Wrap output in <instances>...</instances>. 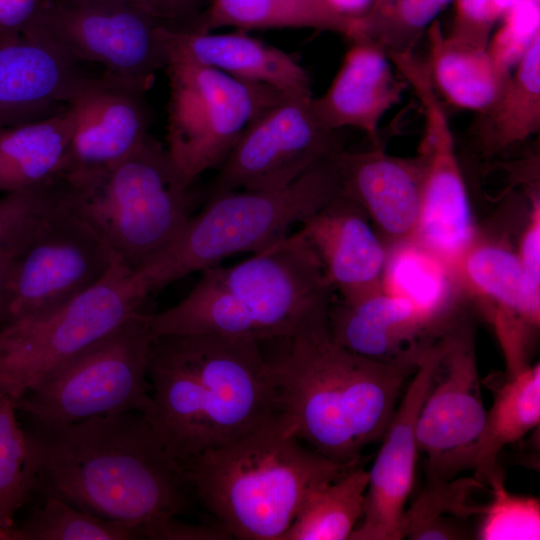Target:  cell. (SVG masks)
<instances>
[{"label":"cell","mask_w":540,"mask_h":540,"mask_svg":"<svg viewBox=\"0 0 540 540\" xmlns=\"http://www.w3.org/2000/svg\"><path fill=\"white\" fill-rule=\"evenodd\" d=\"M24 418V472L31 496L56 498L125 523L140 539L189 507L193 490L187 472L142 413L72 423Z\"/></svg>","instance_id":"cell-1"},{"label":"cell","mask_w":540,"mask_h":540,"mask_svg":"<svg viewBox=\"0 0 540 540\" xmlns=\"http://www.w3.org/2000/svg\"><path fill=\"white\" fill-rule=\"evenodd\" d=\"M147 375L151 403L143 415L181 464L231 443L277 413L268 363L254 340L153 337Z\"/></svg>","instance_id":"cell-2"},{"label":"cell","mask_w":540,"mask_h":540,"mask_svg":"<svg viewBox=\"0 0 540 540\" xmlns=\"http://www.w3.org/2000/svg\"><path fill=\"white\" fill-rule=\"evenodd\" d=\"M271 343L276 350L264 354L277 414L309 448L356 466L364 448L382 440L403 385L416 371L342 347L328 321Z\"/></svg>","instance_id":"cell-3"},{"label":"cell","mask_w":540,"mask_h":540,"mask_svg":"<svg viewBox=\"0 0 540 540\" xmlns=\"http://www.w3.org/2000/svg\"><path fill=\"white\" fill-rule=\"evenodd\" d=\"M335 292L298 231L235 265H215L176 305L149 314L153 337L210 334L274 342L328 321Z\"/></svg>","instance_id":"cell-4"},{"label":"cell","mask_w":540,"mask_h":540,"mask_svg":"<svg viewBox=\"0 0 540 540\" xmlns=\"http://www.w3.org/2000/svg\"><path fill=\"white\" fill-rule=\"evenodd\" d=\"M193 492L231 536L281 540L306 500L358 466L305 445L277 413L182 464Z\"/></svg>","instance_id":"cell-5"},{"label":"cell","mask_w":540,"mask_h":540,"mask_svg":"<svg viewBox=\"0 0 540 540\" xmlns=\"http://www.w3.org/2000/svg\"><path fill=\"white\" fill-rule=\"evenodd\" d=\"M334 154L284 188L209 196L178 238L135 271L146 291L151 293L188 274L219 265L233 254L260 252L287 236L290 226L302 223L339 194Z\"/></svg>","instance_id":"cell-6"},{"label":"cell","mask_w":540,"mask_h":540,"mask_svg":"<svg viewBox=\"0 0 540 540\" xmlns=\"http://www.w3.org/2000/svg\"><path fill=\"white\" fill-rule=\"evenodd\" d=\"M67 181L73 210L132 271L169 247L191 218L192 184L150 136L109 171Z\"/></svg>","instance_id":"cell-7"},{"label":"cell","mask_w":540,"mask_h":540,"mask_svg":"<svg viewBox=\"0 0 540 540\" xmlns=\"http://www.w3.org/2000/svg\"><path fill=\"white\" fill-rule=\"evenodd\" d=\"M165 42L164 70L169 80L166 149L193 184L206 170L219 168L246 128L285 96L203 65Z\"/></svg>","instance_id":"cell-8"},{"label":"cell","mask_w":540,"mask_h":540,"mask_svg":"<svg viewBox=\"0 0 540 540\" xmlns=\"http://www.w3.org/2000/svg\"><path fill=\"white\" fill-rule=\"evenodd\" d=\"M152 339L149 314L141 311L28 388L15 399L17 412L54 423L144 414L151 403Z\"/></svg>","instance_id":"cell-9"},{"label":"cell","mask_w":540,"mask_h":540,"mask_svg":"<svg viewBox=\"0 0 540 540\" xmlns=\"http://www.w3.org/2000/svg\"><path fill=\"white\" fill-rule=\"evenodd\" d=\"M148 294L135 271L117 259L98 283L60 308L1 326L0 371L6 392L18 398L143 311Z\"/></svg>","instance_id":"cell-10"},{"label":"cell","mask_w":540,"mask_h":540,"mask_svg":"<svg viewBox=\"0 0 540 540\" xmlns=\"http://www.w3.org/2000/svg\"><path fill=\"white\" fill-rule=\"evenodd\" d=\"M474 312L465 304L437 337L438 359L416 422L426 476L455 479L475 468L485 427L476 356Z\"/></svg>","instance_id":"cell-11"},{"label":"cell","mask_w":540,"mask_h":540,"mask_svg":"<svg viewBox=\"0 0 540 540\" xmlns=\"http://www.w3.org/2000/svg\"><path fill=\"white\" fill-rule=\"evenodd\" d=\"M163 27L122 0H50L24 35L46 38L147 92L167 61Z\"/></svg>","instance_id":"cell-12"},{"label":"cell","mask_w":540,"mask_h":540,"mask_svg":"<svg viewBox=\"0 0 540 540\" xmlns=\"http://www.w3.org/2000/svg\"><path fill=\"white\" fill-rule=\"evenodd\" d=\"M387 56L413 89L424 112V129L416 154L424 171L421 206L411 239L455 269L478 225L448 117L432 84L426 60L413 51H388Z\"/></svg>","instance_id":"cell-13"},{"label":"cell","mask_w":540,"mask_h":540,"mask_svg":"<svg viewBox=\"0 0 540 540\" xmlns=\"http://www.w3.org/2000/svg\"><path fill=\"white\" fill-rule=\"evenodd\" d=\"M117 259L71 202L14 259L3 325L60 308L98 283Z\"/></svg>","instance_id":"cell-14"},{"label":"cell","mask_w":540,"mask_h":540,"mask_svg":"<svg viewBox=\"0 0 540 540\" xmlns=\"http://www.w3.org/2000/svg\"><path fill=\"white\" fill-rule=\"evenodd\" d=\"M312 99L285 97L255 119L218 168L208 197L284 188L344 149L339 131L324 127L316 117Z\"/></svg>","instance_id":"cell-15"},{"label":"cell","mask_w":540,"mask_h":540,"mask_svg":"<svg viewBox=\"0 0 540 540\" xmlns=\"http://www.w3.org/2000/svg\"><path fill=\"white\" fill-rule=\"evenodd\" d=\"M514 229L478 226L455 267L466 302L493 330L507 375L532 365L540 323L528 314L522 294V269Z\"/></svg>","instance_id":"cell-16"},{"label":"cell","mask_w":540,"mask_h":540,"mask_svg":"<svg viewBox=\"0 0 540 540\" xmlns=\"http://www.w3.org/2000/svg\"><path fill=\"white\" fill-rule=\"evenodd\" d=\"M145 93L106 73L88 76L65 107L73 132L62 177L79 181L99 176L147 140L150 113Z\"/></svg>","instance_id":"cell-17"},{"label":"cell","mask_w":540,"mask_h":540,"mask_svg":"<svg viewBox=\"0 0 540 540\" xmlns=\"http://www.w3.org/2000/svg\"><path fill=\"white\" fill-rule=\"evenodd\" d=\"M438 359L437 338L398 403L368 471L361 520L349 540H401V520L412 492L418 458L416 422Z\"/></svg>","instance_id":"cell-18"},{"label":"cell","mask_w":540,"mask_h":540,"mask_svg":"<svg viewBox=\"0 0 540 540\" xmlns=\"http://www.w3.org/2000/svg\"><path fill=\"white\" fill-rule=\"evenodd\" d=\"M449 319L435 322L406 299L383 289L352 300L334 295L328 311L330 335L337 344L377 362L414 371Z\"/></svg>","instance_id":"cell-19"},{"label":"cell","mask_w":540,"mask_h":540,"mask_svg":"<svg viewBox=\"0 0 540 540\" xmlns=\"http://www.w3.org/2000/svg\"><path fill=\"white\" fill-rule=\"evenodd\" d=\"M88 76L78 60L46 38L0 42V127L63 111Z\"/></svg>","instance_id":"cell-20"},{"label":"cell","mask_w":540,"mask_h":540,"mask_svg":"<svg viewBox=\"0 0 540 540\" xmlns=\"http://www.w3.org/2000/svg\"><path fill=\"white\" fill-rule=\"evenodd\" d=\"M334 158L339 195L365 211L385 245L411 239L421 206V159L390 155L380 144L360 152L342 149Z\"/></svg>","instance_id":"cell-21"},{"label":"cell","mask_w":540,"mask_h":540,"mask_svg":"<svg viewBox=\"0 0 540 540\" xmlns=\"http://www.w3.org/2000/svg\"><path fill=\"white\" fill-rule=\"evenodd\" d=\"M299 232L339 298L352 300L383 289L387 246L355 201L337 195L304 219Z\"/></svg>","instance_id":"cell-22"},{"label":"cell","mask_w":540,"mask_h":540,"mask_svg":"<svg viewBox=\"0 0 540 540\" xmlns=\"http://www.w3.org/2000/svg\"><path fill=\"white\" fill-rule=\"evenodd\" d=\"M351 42L327 91L312 99V109L324 127L334 131L357 128L379 145L380 120L400 102L409 85L393 73L382 46L365 37Z\"/></svg>","instance_id":"cell-23"},{"label":"cell","mask_w":540,"mask_h":540,"mask_svg":"<svg viewBox=\"0 0 540 540\" xmlns=\"http://www.w3.org/2000/svg\"><path fill=\"white\" fill-rule=\"evenodd\" d=\"M165 39L197 62L289 98H312L310 78L286 52L245 31L214 34L163 28Z\"/></svg>","instance_id":"cell-24"},{"label":"cell","mask_w":540,"mask_h":540,"mask_svg":"<svg viewBox=\"0 0 540 540\" xmlns=\"http://www.w3.org/2000/svg\"><path fill=\"white\" fill-rule=\"evenodd\" d=\"M72 132L66 108L38 121L0 127V193L62 177Z\"/></svg>","instance_id":"cell-25"},{"label":"cell","mask_w":540,"mask_h":540,"mask_svg":"<svg viewBox=\"0 0 540 540\" xmlns=\"http://www.w3.org/2000/svg\"><path fill=\"white\" fill-rule=\"evenodd\" d=\"M426 60L432 84L455 107L486 111L500 96L511 74L501 72L487 49L444 36L438 21L428 28Z\"/></svg>","instance_id":"cell-26"},{"label":"cell","mask_w":540,"mask_h":540,"mask_svg":"<svg viewBox=\"0 0 540 540\" xmlns=\"http://www.w3.org/2000/svg\"><path fill=\"white\" fill-rule=\"evenodd\" d=\"M382 287L435 322L447 321L466 303L455 269L412 239L387 247Z\"/></svg>","instance_id":"cell-27"},{"label":"cell","mask_w":540,"mask_h":540,"mask_svg":"<svg viewBox=\"0 0 540 540\" xmlns=\"http://www.w3.org/2000/svg\"><path fill=\"white\" fill-rule=\"evenodd\" d=\"M480 115L476 138L486 159L539 132L540 35L511 73L500 96Z\"/></svg>","instance_id":"cell-28"},{"label":"cell","mask_w":540,"mask_h":540,"mask_svg":"<svg viewBox=\"0 0 540 540\" xmlns=\"http://www.w3.org/2000/svg\"><path fill=\"white\" fill-rule=\"evenodd\" d=\"M492 391L493 403L486 413L474 468L476 479L482 483L502 470L498 464L500 451L539 426V362L514 375L504 373Z\"/></svg>","instance_id":"cell-29"},{"label":"cell","mask_w":540,"mask_h":540,"mask_svg":"<svg viewBox=\"0 0 540 540\" xmlns=\"http://www.w3.org/2000/svg\"><path fill=\"white\" fill-rule=\"evenodd\" d=\"M227 26L245 32L310 28L339 33L350 40L359 35V22L340 15L327 0H211L193 31L211 32Z\"/></svg>","instance_id":"cell-30"},{"label":"cell","mask_w":540,"mask_h":540,"mask_svg":"<svg viewBox=\"0 0 540 540\" xmlns=\"http://www.w3.org/2000/svg\"><path fill=\"white\" fill-rule=\"evenodd\" d=\"M368 471L354 467L315 491L281 540H347L361 520Z\"/></svg>","instance_id":"cell-31"},{"label":"cell","mask_w":540,"mask_h":540,"mask_svg":"<svg viewBox=\"0 0 540 540\" xmlns=\"http://www.w3.org/2000/svg\"><path fill=\"white\" fill-rule=\"evenodd\" d=\"M485 487L476 478L442 480L426 476L425 485L405 509L401 520L402 538L411 540L467 539L463 519L481 513L470 503V495Z\"/></svg>","instance_id":"cell-32"},{"label":"cell","mask_w":540,"mask_h":540,"mask_svg":"<svg viewBox=\"0 0 540 540\" xmlns=\"http://www.w3.org/2000/svg\"><path fill=\"white\" fill-rule=\"evenodd\" d=\"M71 202V187L63 177L3 193L0 198V254H21L43 227Z\"/></svg>","instance_id":"cell-33"},{"label":"cell","mask_w":540,"mask_h":540,"mask_svg":"<svg viewBox=\"0 0 540 540\" xmlns=\"http://www.w3.org/2000/svg\"><path fill=\"white\" fill-rule=\"evenodd\" d=\"M17 540H131L138 531L121 522L80 510L56 498H43L20 527Z\"/></svg>","instance_id":"cell-34"},{"label":"cell","mask_w":540,"mask_h":540,"mask_svg":"<svg viewBox=\"0 0 540 540\" xmlns=\"http://www.w3.org/2000/svg\"><path fill=\"white\" fill-rule=\"evenodd\" d=\"M445 7L440 0H376L359 21V37L385 51L408 52Z\"/></svg>","instance_id":"cell-35"},{"label":"cell","mask_w":540,"mask_h":540,"mask_svg":"<svg viewBox=\"0 0 540 540\" xmlns=\"http://www.w3.org/2000/svg\"><path fill=\"white\" fill-rule=\"evenodd\" d=\"M26 438L17 419L15 399L0 391V525L14 528L17 512L32 496L28 490L24 465Z\"/></svg>","instance_id":"cell-36"},{"label":"cell","mask_w":540,"mask_h":540,"mask_svg":"<svg viewBox=\"0 0 540 540\" xmlns=\"http://www.w3.org/2000/svg\"><path fill=\"white\" fill-rule=\"evenodd\" d=\"M486 484L491 500L481 510L476 538L481 540H535L540 538L539 498L507 491L500 470Z\"/></svg>","instance_id":"cell-37"},{"label":"cell","mask_w":540,"mask_h":540,"mask_svg":"<svg viewBox=\"0 0 540 540\" xmlns=\"http://www.w3.org/2000/svg\"><path fill=\"white\" fill-rule=\"evenodd\" d=\"M500 22L490 37L487 52L501 72L511 74L540 35V2L516 0Z\"/></svg>","instance_id":"cell-38"},{"label":"cell","mask_w":540,"mask_h":540,"mask_svg":"<svg viewBox=\"0 0 540 540\" xmlns=\"http://www.w3.org/2000/svg\"><path fill=\"white\" fill-rule=\"evenodd\" d=\"M523 184L528 208L517 238L522 269V294L530 317L540 323V186L539 174L526 176Z\"/></svg>","instance_id":"cell-39"},{"label":"cell","mask_w":540,"mask_h":540,"mask_svg":"<svg viewBox=\"0 0 540 540\" xmlns=\"http://www.w3.org/2000/svg\"><path fill=\"white\" fill-rule=\"evenodd\" d=\"M516 0H455V17L449 37L487 49L491 32Z\"/></svg>","instance_id":"cell-40"},{"label":"cell","mask_w":540,"mask_h":540,"mask_svg":"<svg viewBox=\"0 0 540 540\" xmlns=\"http://www.w3.org/2000/svg\"><path fill=\"white\" fill-rule=\"evenodd\" d=\"M157 20L165 27L193 31L211 0H122Z\"/></svg>","instance_id":"cell-41"},{"label":"cell","mask_w":540,"mask_h":540,"mask_svg":"<svg viewBox=\"0 0 540 540\" xmlns=\"http://www.w3.org/2000/svg\"><path fill=\"white\" fill-rule=\"evenodd\" d=\"M50 0H0V42L24 35Z\"/></svg>","instance_id":"cell-42"},{"label":"cell","mask_w":540,"mask_h":540,"mask_svg":"<svg viewBox=\"0 0 540 540\" xmlns=\"http://www.w3.org/2000/svg\"><path fill=\"white\" fill-rule=\"evenodd\" d=\"M230 534L216 522L215 525L191 524L177 517L163 520L146 532V539L156 540H226Z\"/></svg>","instance_id":"cell-43"},{"label":"cell","mask_w":540,"mask_h":540,"mask_svg":"<svg viewBox=\"0 0 540 540\" xmlns=\"http://www.w3.org/2000/svg\"><path fill=\"white\" fill-rule=\"evenodd\" d=\"M340 15L360 21L372 9L376 0H327Z\"/></svg>","instance_id":"cell-44"},{"label":"cell","mask_w":540,"mask_h":540,"mask_svg":"<svg viewBox=\"0 0 540 540\" xmlns=\"http://www.w3.org/2000/svg\"><path fill=\"white\" fill-rule=\"evenodd\" d=\"M17 256L0 254V327L6 316L7 283L12 263Z\"/></svg>","instance_id":"cell-45"},{"label":"cell","mask_w":540,"mask_h":540,"mask_svg":"<svg viewBox=\"0 0 540 540\" xmlns=\"http://www.w3.org/2000/svg\"><path fill=\"white\" fill-rule=\"evenodd\" d=\"M0 540H17L16 528H4L0 525Z\"/></svg>","instance_id":"cell-46"},{"label":"cell","mask_w":540,"mask_h":540,"mask_svg":"<svg viewBox=\"0 0 540 540\" xmlns=\"http://www.w3.org/2000/svg\"><path fill=\"white\" fill-rule=\"evenodd\" d=\"M0 391L6 392V390H5V383H4V379H3V376H2V374H1V372H0Z\"/></svg>","instance_id":"cell-47"},{"label":"cell","mask_w":540,"mask_h":540,"mask_svg":"<svg viewBox=\"0 0 540 540\" xmlns=\"http://www.w3.org/2000/svg\"><path fill=\"white\" fill-rule=\"evenodd\" d=\"M444 7H446L449 3H451L454 0H440Z\"/></svg>","instance_id":"cell-48"},{"label":"cell","mask_w":540,"mask_h":540,"mask_svg":"<svg viewBox=\"0 0 540 540\" xmlns=\"http://www.w3.org/2000/svg\"><path fill=\"white\" fill-rule=\"evenodd\" d=\"M534 1H538V2H540V0H534Z\"/></svg>","instance_id":"cell-49"}]
</instances>
